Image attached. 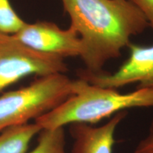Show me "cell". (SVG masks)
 Listing matches in <instances>:
<instances>
[{
    "instance_id": "obj_7",
    "label": "cell",
    "mask_w": 153,
    "mask_h": 153,
    "mask_svg": "<svg viewBox=\"0 0 153 153\" xmlns=\"http://www.w3.org/2000/svg\"><path fill=\"white\" fill-rule=\"evenodd\" d=\"M127 114L126 111L118 112L99 126L83 123L70 124L69 130L73 139L71 153H113L116 129Z\"/></svg>"
},
{
    "instance_id": "obj_6",
    "label": "cell",
    "mask_w": 153,
    "mask_h": 153,
    "mask_svg": "<svg viewBox=\"0 0 153 153\" xmlns=\"http://www.w3.org/2000/svg\"><path fill=\"white\" fill-rule=\"evenodd\" d=\"M14 36L30 48L64 59L80 57L83 52L80 37L72 26L63 30L53 22L26 23Z\"/></svg>"
},
{
    "instance_id": "obj_3",
    "label": "cell",
    "mask_w": 153,
    "mask_h": 153,
    "mask_svg": "<svg viewBox=\"0 0 153 153\" xmlns=\"http://www.w3.org/2000/svg\"><path fill=\"white\" fill-rule=\"evenodd\" d=\"M73 80L64 73L39 76L29 85L0 95V132L28 123L60 105L72 94Z\"/></svg>"
},
{
    "instance_id": "obj_12",
    "label": "cell",
    "mask_w": 153,
    "mask_h": 153,
    "mask_svg": "<svg viewBox=\"0 0 153 153\" xmlns=\"http://www.w3.org/2000/svg\"><path fill=\"white\" fill-rule=\"evenodd\" d=\"M139 9L153 30V0H129Z\"/></svg>"
},
{
    "instance_id": "obj_4",
    "label": "cell",
    "mask_w": 153,
    "mask_h": 153,
    "mask_svg": "<svg viewBox=\"0 0 153 153\" xmlns=\"http://www.w3.org/2000/svg\"><path fill=\"white\" fill-rule=\"evenodd\" d=\"M68 71L64 58L30 48L14 35L0 33V93L27 76Z\"/></svg>"
},
{
    "instance_id": "obj_5",
    "label": "cell",
    "mask_w": 153,
    "mask_h": 153,
    "mask_svg": "<svg viewBox=\"0 0 153 153\" xmlns=\"http://www.w3.org/2000/svg\"><path fill=\"white\" fill-rule=\"evenodd\" d=\"M129 57L111 73H92L81 69L79 78L102 87L118 88L137 84L136 89H153V45L142 46L130 43Z\"/></svg>"
},
{
    "instance_id": "obj_8",
    "label": "cell",
    "mask_w": 153,
    "mask_h": 153,
    "mask_svg": "<svg viewBox=\"0 0 153 153\" xmlns=\"http://www.w3.org/2000/svg\"><path fill=\"white\" fill-rule=\"evenodd\" d=\"M41 128L35 122L15 126L0 132V153H26Z\"/></svg>"
},
{
    "instance_id": "obj_10",
    "label": "cell",
    "mask_w": 153,
    "mask_h": 153,
    "mask_svg": "<svg viewBox=\"0 0 153 153\" xmlns=\"http://www.w3.org/2000/svg\"><path fill=\"white\" fill-rule=\"evenodd\" d=\"M26 23L16 14L9 0H0V33L15 35Z\"/></svg>"
},
{
    "instance_id": "obj_1",
    "label": "cell",
    "mask_w": 153,
    "mask_h": 153,
    "mask_svg": "<svg viewBox=\"0 0 153 153\" xmlns=\"http://www.w3.org/2000/svg\"><path fill=\"white\" fill-rule=\"evenodd\" d=\"M81 39L80 58L86 71L103 72L106 63L121 55L134 36L149 26L143 13L129 0H61Z\"/></svg>"
},
{
    "instance_id": "obj_2",
    "label": "cell",
    "mask_w": 153,
    "mask_h": 153,
    "mask_svg": "<svg viewBox=\"0 0 153 153\" xmlns=\"http://www.w3.org/2000/svg\"><path fill=\"white\" fill-rule=\"evenodd\" d=\"M135 108H153V89H135L120 93L78 78L72 94L60 105L34 120L41 129H55L74 123L94 124L118 112Z\"/></svg>"
},
{
    "instance_id": "obj_9",
    "label": "cell",
    "mask_w": 153,
    "mask_h": 153,
    "mask_svg": "<svg viewBox=\"0 0 153 153\" xmlns=\"http://www.w3.org/2000/svg\"><path fill=\"white\" fill-rule=\"evenodd\" d=\"M38 135L36 146L26 153H68L64 128L42 129Z\"/></svg>"
},
{
    "instance_id": "obj_11",
    "label": "cell",
    "mask_w": 153,
    "mask_h": 153,
    "mask_svg": "<svg viewBox=\"0 0 153 153\" xmlns=\"http://www.w3.org/2000/svg\"><path fill=\"white\" fill-rule=\"evenodd\" d=\"M134 153H153V120L149 126L148 133L135 147Z\"/></svg>"
}]
</instances>
